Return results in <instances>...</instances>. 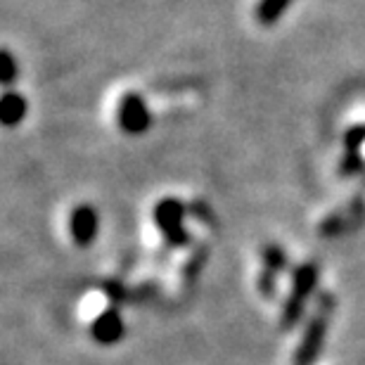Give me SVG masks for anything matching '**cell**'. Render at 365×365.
Instances as JSON below:
<instances>
[{
    "label": "cell",
    "instance_id": "obj_1",
    "mask_svg": "<svg viewBox=\"0 0 365 365\" xmlns=\"http://www.w3.org/2000/svg\"><path fill=\"white\" fill-rule=\"evenodd\" d=\"M325 332H327V311L325 313L320 311L318 316L311 320V325L306 327L302 344H299L294 354V365H313V361H316L320 354V346H323Z\"/></svg>",
    "mask_w": 365,
    "mask_h": 365
},
{
    "label": "cell",
    "instance_id": "obj_5",
    "mask_svg": "<svg viewBox=\"0 0 365 365\" xmlns=\"http://www.w3.org/2000/svg\"><path fill=\"white\" fill-rule=\"evenodd\" d=\"M121 318H119V313H114V311H107V313H102V316L95 320V325H93V337L102 341V344H112V341H116L121 337Z\"/></svg>",
    "mask_w": 365,
    "mask_h": 365
},
{
    "label": "cell",
    "instance_id": "obj_4",
    "mask_svg": "<svg viewBox=\"0 0 365 365\" xmlns=\"http://www.w3.org/2000/svg\"><path fill=\"white\" fill-rule=\"evenodd\" d=\"M95 230H98V216H95V211L91 207L76 209L74 216H71V235H74L76 242L88 245Z\"/></svg>",
    "mask_w": 365,
    "mask_h": 365
},
{
    "label": "cell",
    "instance_id": "obj_3",
    "mask_svg": "<svg viewBox=\"0 0 365 365\" xmlns=\"http://www.w3.org/2000/svg\"><path fill=\"white\" fill-rule=\"evenodd\" d=\"M148 109H145L143 100L138 95H128L121 105V126L130 130V133H138V130L148 128Z\"/></svg>",
    "mask_w": 365,
    "mask_h": 365
},
{
    "label": "cell",
    "instance_id": "obj_2",
    "mask_svg": "<svg viewBox=\"0 0 365 365\" xmlns=\"http://www.w3.org/2000/svg\"><path fill=\"white\" fill-rule=\"evenodd\" d=\"M313 284H316V268L313 266H302V271L297 273L294 277V292H292L287 306H284V316H282V323L292 327L299 320L304 311V304L309 299Z\"/></svg>",
    "mask_w": 365,
    "mask_h": 365
},
{
    "label": "cell",
    "instance_id": "obj_6",
    "mask_svg": "<svg viewBox=\"0 0 365 365\" xmlns=\"http://www.w3.org/2000/svg\"><path fill=\"white\" fill-rule=\"evenodd\" d=\"M24 100H21V95H5L3 100V121L7 126H14V123L21 121V116H24Z\"/></svg>",
    "mask_w": 365,
    "mask_h": 365
},
{
    "label": "cell",
    "instance_id": "obj_7",
    "mask_svg": "<svg viewBox=\"0 0 365 365\" xmlns=\"http://www.w3.org/2000/svg\"><path fill=\"white\" fill-rule=\"evenodd\" d=\"M289 0H264V5H261V10H259V17L264 24H271L273 19L280 17V12L287 7Z\"/></svg>",
    "mask_w": 365,
    "mask_h": 365
}]
</instances>
